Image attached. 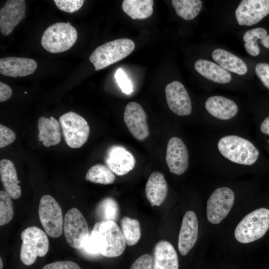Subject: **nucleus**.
<instances>
[{"label": "nucleus", "instance_id": "f257e3e1", "mask_svg": "<svg viewBox=\"0 0 269 269\" xmlns=\"http://www.w3.org/2000/svg\"><path fill=\"white\" fill-rule=\"evenodd\" d=\"M126 242L121 228L115 221H99L95 224L83 249L91 255L101 254L108 258L121 255Z\"/></svg>", "mask_w": 269, "mask_h": 269}, {"label": "nucleus", "instance_id": "f03ea898", "mask_svg": "<svg viewBox=\"0 0 269 269\" xmlns=\"http://www.w3.org/2000/svg\"><path fill=\"white\" fill-rule=\"evenodd\" d=\"M220 152L229 160L240 164L251 165L258 159L259 149L250 141L235 135L222 137L218 143Z\"/></svg>", "mask_w": 269, "mask_h": 269}, {"label": "nucleus", "instance_id": "7ed1b4c3", "mask_svg": "<svg viewBox=\"0 0 269 269\" xmlns=\"http://www.w3.org/2000/svg\"><path fill=\"white\" fill-rule=\"evenodd\" d=\"M135 44L129 38H120L97 47L89 56L96 71L103 69L121 61L134 50Z\"/></svg>", "mask_w": 269, "mask_h": 269}, {"label": "nucleus", "instance_id": "20e7f679", "mask_svg": "<svg viewBox=\"0 0 269 269\" xmlns=\"http://www.w3.org/2000/svg\"><path fill=\"white\" fill-rule=\"evenodd\" d=\"M77 37V30L70 22H59L44 30L41 44L50 53H61L70 49L75 43Z\"/></svg>", "mask_w": 269, "mask_h": 269}, {"label": "nucleus", "instance_id": "39448f33", "mask_svg": "<svg viewBox=\"0 0 269 269\" xmlns=\"http://www.w3.org/2000/svg\"><path fill=\"white\" fill-rule=\"evenodd\" d=\"M269 229V210L257 209L247 215L235 230L236 239L241 243H249L265 235Z\"/></svg>", "mask_w": 269, "mask_h": 269}, {"label": "nucleus", "instance_id": "423d86ee", "mask_svg": "<svg viewBox=\"0 0 269 269\" xmlns=\"http://www.w3.org/2000/svg\"><path fill=\"white\" fill-rule=\"evenodd\" d=\"M22 243L20 258L26 266L33 264L37 257L45 256L49 250V240L46 233L40 228L32 226L21 234Z\"/></svg>", "mask_w": 269, "mask_h": 269}, {"label": "nucleus", "instance_id": "0eeeda50", "mask_svg": "<svg viewBox=\"0 0 269 269\" xmlns=\"http://www.w3.org/2000/svg\"><path fill=\"white\" fill-rule=\"evenodd\" d=\"M59 122L65 142L70 147L79 148L87 141L90 127L83 117L70 111L61 116Z\"/></svg>", "mask_w": 269, "mask_h": 269}, {"label": "nucleus", "instance_id": "6e6552de", "mask_svg": "<svg viewBox=\"0 0 269 269\" xmlns=\"http://www.w3.org/2000/svg\"><path fill=\"white\" fill-rule=\"evenodd\" d=\"M38 214L41 224L48 235L56 238L62 235L64 223L62 209L52 196L46 194L41 198Z\"/></svg>", "mask_w": 269, "mask_h": 269}, {"label": "nucleus", "instance_id": "1a4fd4ad", "mask_svg": "<svg viewBox=\"0 0 269 269\" xmlns=\"http://www.w3.org/2000/svg\"><path fill=\"white\" fill-rule=\"evenodd\" d=\"M63 231L67 243L72 248L79 250L89 235L87 222L82 213L72 208L65 214Z\"/></svg>", "mask_w": 269, "mask_h": 269}, {"label": "nucleus", "instance_id": "9d476101", "mask_svg": "<svg viewBox=\"0 0 269 269\" xmlns=\"http://www.w3.org/2000/svg\"><path fill=\"white\" fill-rule=\"evenodd\" d=\"M234 201L235 195L230 188L222 187L216 189L207 202L208 221L214 224L220 223L231 211Z\"/></svg>", "mask_w": 269, "mask_h": 269}, {"label": "nucleus", "instance_id": "9b49d317", "mask_svg": "<svg viewBox=\"0 0 269 269\" xmlns=\"http://www.w3.org/2000/svg\"><path fill=\"white\" fill-rule=\"evenodd\" d=\"M124 121L129 132L137 140L142 141L149 135L146 113L136 102H131L126 106Z\"/></svg>", "mask_w": 269, "mask_h": 269}, {"label": "nucleus", "instance_id": "f8f14e48", "mask_svg": "<svg viewBox=\"0 0 269 269\" xmlns=\"http://www.w3.org/2000/svg\"><path fill=\"white\" fill-rule=\"evenodd\" d=\"M269 14V0H243L237 7L235 16L240 25L251 26Z\"/></svg>", "mask_w": 269, "mask_h": 269}, {"label": "nucleus", "instance_id": "ddd939ff", "mask_svg": "<svg viewBox=\"0 0 269 269\" xmlns=\"http://www.w3.org/2000/svg\"><path fill=\"white\" fill-rule=\"evenodd\" d=\"M106 165L116 174L122 176L132 170L135 159L125 147L114 145L107 149L105 157Z\"/></svg>", "mask_w": 269, "mask_h": 269}, {"label": "nucleus", "instance_id": "4468645a", "mask_svg": "<svg viewBox=\"0 0 269 269\" xmlns=\"http://www.w3.org/2000/svg\"><path fill=\"white\" fill-rule=\"evenodd\" d=\"M165 96L169 109L178 116H187L192 112V104L188 93L184 85L174 81L165 87Z\"/></svg>", "mask_w": 269, "mask_h": 269}, {"label": "nucleus", "instance_id": "2eb2a0df", "mask_svg": "<svg viewBox=\"0 0 269 269\" xmlns=\"http://www.w3.org/2000/svg\"><path fill=\"white\" fill-rule=\"evenodd\" d=\"M165 160L171 172L176 175L184 173L189 166V154L184 142L172 137L168 141Z\"/></svg>", "mask_w": 269, "mask_h": 269}, {"label": "nucleus", "instance_id": "dca6fc26", "mask_svg": "<svg viewBox=\"0 0 269 269\" xmlns=\"http://www.w3.org/2000/svg\"><path fill=\"white\" fill-rule=\"evenodd\" d=\"M24 0H8L0 9V31L4 36L10 34L25 17Z\"/></svg>", "mask_w": 269, "mask_h": 269}, {"label": "nucleus", "instance_id": "f3484780", "mask_svg": "<svg viewBox=\"0 0 269 269\" xmlns=\"http://www.w3.org/2000/svg\"><path fill=\"white\" fill-rule=\"evenodd\" d=\"M198 234L197 216L192 211L186 212L183 218L178 237V250L185 256L195 245Z\"/></svg>", "mask_w": 269, "mask_h": 269}, {"label": "nucleus", "instance_id": "a211bd4d", "mask_svg": "<svg viewBox=\"0 0 269 269\" xmlns=\"http://www.w3.org/2000/svg\"><path fill=\"white\" fill-rule=\"evenodd\" d=\"M37 67L36 61L31 58L10 56L0 59V73L6 76H26L33 73Z\"/></svg>", "mask_w": 269, "mask_h": 269}, {"label": "nucleus", "instance_id": "6ab92c4d", "mask_svg": "<svg viewBox=\"0 0 269 269\" xmlns=\"http://www.w3.org/2000/svg\"><path fill=\"white\" fill-rule=\"evenodd\" d=\"M152 269H178L177 253L170 243L165 240L157 242L153 249Z\"/></svg>", "mask_w": 269, "mask_h": 269}, {"label": "nucleus", "instance_id": "aec40b11", "mask_svg": "<svg viewBox=\"0 0 269 269\" xmlns=\"http://www.w3.org/2000/svg\"><path fill=\"white\" fill-rule=\"evenodd\" d=\"M168 186L164 175L153 172L148 178L145 188V196L152 206H159L165 200Z\"/></svg>", "mask_w": 269, "mask_h": 269}, {"label": "nucleus", "instance_id": "412c9836", "mask_svg": "<svg viewBox=\"0 0 269 269\" xmlns=\"http://www.w3.org/2000/svg\"><path fill=\"white\" fill-rule=\"evenodd\" d=\"M205 108L214 117L223 120H228L234 117L238 108L233 101L220 96L209 97L205 102Z\"/></svg>", "mask_w": 269, "mask_h": 269}, {"label": "nucleus", "instance_id": "4be33fe9", "mask_svg": "<svg viewBox=\"0 0 269 269\" xmlns=\"http://www.w3.org/2000/svg\"><path fill=\"white\" fill-rule=\"evenodd\" d=\"M0 181L5 191L11 198L17 199L21 195V187L19 185L17 172L13 162L7 159L0 161Z\"/></svg>", "mask_w": 269, "mask_h": 269}, {"label": "nucleus", "instance_id": "5701e85b", "mask_svg": "<svg viewBox=\"0 0 269 269\" xmlns=\"http://www.w3.org/2000/svg\"><path fill=\"white\" fill-rule=\"evenodd\" d=\"M38 139L46 147L58 144L61 135L59 122L53 117L50 119L41 117L38 121Z\"/></svg>", "mask_w": 269, "mask_h": 269}, {"label": "nucleus", "instance_id": "b1692460", "mask_svg": "<svg viewBox=\"0 0 269 269\" xmlns=\"http://www.w3.org/2000/svg\"><path fill=\"white\" fill-rule=\"evenodd\" d=\"M194 67L200 75L213 82L226 84L232 80L229 72L213 62L199 59L195 62Z\"/></svg>", "mask_w": 269, "mask_h": 269}, {"label": "nucleus", "instance_id": "393cba45", "mask_svg": "<svg viewBox=\"0 0 269 269\" xmlns=\"http://www.w3.org/2000/svg\"><path fill=\"white\" fill-rule=\"evenodd\" d=\"M213 60L226 70L243 75L248 71L245 62L237 56L226 50L217 48L212 54Z\"/></svg>", "mask_w": 269, "mask_h": 269}, {"label": "nucleus", "instance_id": "a878e982", "mask_svg": "<svg viewBox=\"0 0 269 269\" xmlns=\"http://www.w3.org/2000/svg\"><path fill=\"white\" fill-rule=\"evenodd\" d=\"M152 0H124L122 2L124 11L133 19H143L153 13Z\"/></svg>", "mask_w": 269, "mask_h": 269}, {"label": "nucleus", "instance_id": "bb28decb", "mask_svg": "<svg viewBox=\"0 0 269 269\" xmlns=\"http://www.w3.org/2000/svg\"><path fill=\"white\" fill-rule=\"evenodd\" d=\"M260 39V42L266 48H269V34L267 30L262 27H257L247 30L243 36L245 42V48L246 51L253 56L258 55L260 49L257 42Z\"/></svg>", "mask_w": 269, "mask_h": 269}, {"label": "nucleus", "instance_id": "cd10ccee", "mask_svg": "<svg viewBox=\"0 0 269 269\" xmlns=\"http://www.w3.org/2000/svg\"><path fill=\"white\" fill-rule=\"evenodd\" d=\"M171 3L176 14L187 20L194 19L202 7L200 0H172Z\"/></svg>", "mask_w": 269, "mask_h": 269}, {"label": "nucleus", "instance_id": "c85d7f7f", "mask_svg": "<svg viewBox=\"0 0 269 269\" xmlns=\"http://www.w3.org/2000/svg\"><path fill=\"white\" fill-rule=\"evenodd\" d=\"M121 229L127 245L132 246L138 243L141 237V229L137 219L123 217L121 220Z\"/></svg>", "mask_w": 269, "mask_h": 269}, {"label": "nucleus", "instance_id": "c756f323", "mask_svg": "<svg viewBox=\"0 0 269 269\" xmlns=\"http://www.w3.org/2000/svg\"><path fill=\"white\" fill-rule=\"evenodd\" d=\"M114 173L107 165L96 164L89 168L86 173L85 179L94 183L110 184L113 183L116 179Z\"/></svg>", "mask_w": 269, "mask_h": 269}, {"label": "nucleus", "instance_id": "7c9ffc66", "mask_svg": "<svg viewBox=\"0 0 269 269\" xmlns=\"http://www.w3.org/2000/svg\"><path fill=\"white\" fill-rule=\"evenodd\" d=\"M120 209L116 200L112 197H106L98 204L96 213L100 221H116L119 215Z\"/></svg>", "mask_w": 269, "mask_h": 269}, {"label": "nucleus", "instance_id": "2f4dec72", "mask_svg": "<svg viewBox=\"0 0 269 269\" xmlns=\"http://www.w3.org/2000/svg\"><path fill=\"white\" fill-rule=\"evenodd\" d=\"M11 197L4 190L0 191V226L10 222L13 217V206Z\"/></svg>", "mask_w": 269, "mask_h": 269}, {"label": "nucleus", "instance_id": "473e14b6", "mask_svg": "<svg viewBox=\"0 0 269 269\" xmlns=\"http://www.w3.org/2000/svg\"><path fill=\"white\" fill-rule=\"evenodd\" d=\"M56 6L60 10L72 13L79 10L83 5V0H54Z\"/></svg>", "mask_w": 269, "mask_h": 269}, {"label": "nucleus", "instance_id": "72a5a7b5", "mask_svg": "<svg viewBox=\"0 0 269 269\" xmlns=\"http://www.w3.org/2000/svg\"><path fill=\"white\" fill-rule=\"evenodd\" d=\"M115 77L123 93L129 94L133 92V87L131 81L122 69H119L116 71Z\"/></svg>", "mask_w": 269, "mask_h": 269}, {"label": "nucleus", "instance_id": "f704fd0d", "mask_svg": "<svg viewBox=\"0 0 269 269\" xmlns=\"http://www.w3.org/2000/svg\"><path fill=\"white\" fill-rule=\"evenodd\" d=\"M15 133L7 127L0 125V147L3 148L11 143L15 139Z\"/></svg>", "mask_w": 269, "mask_h": 269}, {"label": "nucleus", "instance_id": "c9c22d12", "mask_svg": "<svg viewBox=\"0 0 269 269\" xmlns=\"http://www.w3.org/2000/svg\"><path fill=\"white\" fill-rule=\"evenodd\" d=\"M255 72L263 85L269 90V64L258 63L256 66Z\"/></svg>", "mask_w": 269, "mask_h": 269}, {"label": "nucleus", "instance_id": "e433bc0d", "mask_svg": "<svg viewBox=\"0 0 269 269\" xmlns=\"http://www.w3.org/2000/svg\"><path fill=\"white\" fill-rule=\"evenodd\" d=\"M152 258L145 254L137 258L133 264L130 269H152Z\"/></svg>", "mask_w": 269, "mask_h": 269}, {"label": "nucleus", "instance_id": "4c0bfd02", "mask_svg": "<svg viewBox=\"0 0 269 269\" xmlns=\"http://www.w3.org/2000/svg\"><path fill=\"white\" fill-rule=\"evenodd\" d=\"M42 269H81L76 263L70 261L53 262L44 266Z\"/></svg>", "mask_w": 269, "mask_h": 269}, {"label": "nucleus", "instance_id": "58836bf2", "mask_svg": "<svg viewBox=\"0 0 269 269\" xmlns=\"http://www.w3.org/2000/svg\"><path fill=\"white\" fill-rule=\"evenodd\" d=\"M12 90L7 84L0 82V102H3L9 99L12 95Z\"/></svg>", "mask_w": 269, "mask_h": 269}, {"label": "nucleus", "instance_id": "ea45409f", "mask_svg": "<svg viewBox=\"0 0 269 269\" xmlns=\"http://www.w3.org/2000/svg\"><path fill=\"white\" fill-rule=\"evenodd\" d=\"M260 130L263 134L269 136V116L265 118L262 122Z\"/></svg>", "mask_w": 269, "mask_h": 269}, {"label": "nucleus", "instance_id": "a19ab883", "mask_svg": "<svg viewBox=\"0 0 269 269\" xmlns=\"http://www.w3.org/2000/svg\"><path fill=\"white\" fill-rule=\"evenodd\" d=\"M2 266H3V264H2V259L1 258H0V269H2Z\"/></svg>", "mask_w": 269, "mask_h": 269}, {"label": "nucleus", "instance_id": "79ce46f5", "mask_svg": "<svg viewBox=\"0 0 269 269\" xmlns=\"http://www.w3.org/2000/svg\"><path fill=\"white\" fill-rule=\"evenodd\" d=\"M24 93L26 94L27 93V92H24Z\"/></svg>", "mask_w": 269, "mask_h": 269}]
</instances>
